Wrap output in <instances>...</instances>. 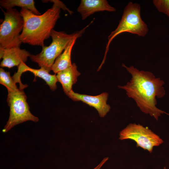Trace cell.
Instances as JSON below:
<instances>
[{
    "label": "cell",
    "instance_id": "6da1fadb",
    "mask_svg": "<svg viewBox=\"0 0 169 169\" xmlns=\"http://www.w3.org/2000/svg\"><path fill=\"white\" fill-rule=\"evenodd\" d=\"M122 66L130 73V81L123 86L118 87L125 90L128 97L132 99L143 113L149 115L157 120L161 114H168L157 108L156 98H161L165 95L163 85L164 81L156 78L151 72L140 70L133 66L127 67L124 64Z\"/></svg>",
    "mask_w": 169,
    "mask_h": 169
},
{
    "label": "cell",
    "instance_id": "7a4b0ae2",
    "mask_svg": "<svg viewBox=\"0 0 169 169\" xmlns=\"http://www.w3.org/2000/svg\"><path fill=\"white\" fill-rule=\"evenodd\" d=\"M52 7L42 14L37 15L22 8L20 13L24 21L23 27L20 35L22 43L33 46H44V42L51 35L52 30L60 17L61 9L70 10L61 1L49 0Z\"/></svg>",
    "mask_w": 169,
    "mask_h": 169
},
{
    "label": "cell",
    "instance_id": "3957f363",
    "mask_svg": "<svg viewBox=\"0 0 169 169\" xmlns=\"http://www.w3.org/2000/svg\"><path fill=\"white\" fill-rule=\"evenodd\" d=\"M93 22L80 30L70 34L53 29L50 35L52 39L51 43L49 46L43 47L42 51L38 54H31L29 57L30 59L37 63L40 68L49 72L55 60L71 40L75 37H81Z\"/></svg>",
    "mask_w": 169,
    "mask_h": 169
},
{
    "label": "cell",
    "instance_id": "277c9868",
    "mask_svg": "<svg viewBox=\"0 0 169 169\" xmlns=\"http://www.w3.org/2000/svg\"><path fill=\"white\" fill-rule=\"evenodd\" d=\"M141 6L138 3L129 2L125 7L119 23L115 30L108 36L105 55L101 63H105L109 48L113 39L120 33L127 32L139 36L144 37L148 31L146 24L141 16Z\"/></svg>",
    "mask_w": 169,
    "mask_h": 169
},
{
    "label": "cell",
    "instance_id": "5b68a950",
    "mask_svg": "<svg viewBox=\"0 0 169 169\" xmlns=\"http://www.w3.org/2000/svg\"><path fill=\"white\" fill-rule=\"evenodd\" d=\"M8 92L7 101L10 108L9 116L2 130L3 133L7 132L15 126L27 121H38V118L29 110L23 90L19 88L17 90Z\"/></svg>",
    "mask_w": 169,
    "mask_h": 169
},
{
    "label": "cell",
    "instance_id": "8992f818",
    "mask_svg": "<svg viewBox=\"0 0 169 169\" xmlns=\"http://www.w3.org/2000/svg\"><path fill=\"white\" fill-rule=\"evenodd\" d=\"M3 11L4 17L0 26V48L20 47L22 43L20 33L23 27V18L20 12L15 8Z\"/></svg>",
    "mask_w": 169,
    "mask_h": 169
},
{
    "label": "cell",
    "instance_id": "52a82bcc",
    "mask_svg": "<svg viewBox=\"0 0 169 169\" xmlns=\"http://www.w3.org/2000/svg\"><path fill=\"white\" fill-rule=\"evenodd\" d=\"M119 139L135 141L136 146L152 152L154 146L162 143L163 140L147 127L135 123H131L120 132Z\"/></svg>",
    "mask_w": 169,
    "mask_h": 169
},
{
    "label": "cell",
    "instance_id": "ba28073f",
    "mask_svg": "<svg viewBox=\"0 0 169 169\" xmlns=\"http://www.w3.org/2000/svg\"><path fill=\"white\" fill-rule=\"evenodd\" d=\"M67 95L74 101H81L94 108L98 111L100 117H105L110 111V107L107 103L108 96L107 92L92 96L75 93L73 90Z\"/></svg>",
    "mask_w": 169,
    "mask_h": 169
},
{
    "label": "cell",
    "instance_id": "9c48e42d",
    "mask_svg": "<svg viewBox=\"0 0 169 169\" xmlns=\"http://www.w3.org/2000/svg\"><path fill=\"white\" fill-rule=\"evenodd\" d=\"M27 71H29L34 74L35 77L34 80L36 77L43 79L49 86L51 90L54 91L57 88L56 83L58 80L55 74H51L49 72L42 68L38 69L31 68L24 63H22L18 67L17 72L15 73L12 76L15 83L19 84V89H24L28 86L27 84H23L21 80V77L22 74Z\"/></svg>",
    "mask_w": 169,
    "mask_h": 169
},
{
    "label": "cell",
    "instance_id": "30bf717a",
    "mask_svg": "<svg viewBox=\"0 0 169 169\" xmlns=\"http://www.w3.org/2000/svg\"><path fill=\"white\" fill-rule=\"evenodd\" d=\"M31 54L20 47L3 49L0 48V59H3L0 66L9 68L19 66L22 63L26 62Z\"/></svg>",
    "mask_w": 169,
    "mask_h": 169
},
{
    "label": "cell",
    "instance_id": "8fae6325",
    "mask_svg": "<svg viewBox=\"0 0 169 169\" xmlns=\"http://www.w3.org/2000/svg\"><path fill=\"white\" fill-rule=\"evenodd\" d=\"M77 11L80 14L82 19L84 20L96 12H114L116 9L110 6L106 0H82Z\"/></svg>",
    "mask_w": 169,
    "mask_h": 169
},
{
    "label": "cell",
    "instance_id": "7c38bea8",
    "mask_svg": "<svg viewBox=\"0 0 169 169\" xmlns=\"http://www.w3.org/2000/svg\"><path fill=\"white\" fill-rule=\"evenodd\" d=\"M56 75L58 81L61 84L64 91L67 95L73 91L72 86L77 81L80 73L75 63L68 68L57 73Z\"/></svg>",
    "mask_w": 169,
    "mask_h": 169
},
{
    "label": "cell",
    "instance_id": "4fadbf2b",
    "mask_svg": "<svg viewBox=\"0 0 169 169\" xmlns=\"http://www.w3.org/2000/svg\"><path fill=\"white\" fill-rule=\"evenodd\" d=\"M79 37L74 38L66 46L63 53L56 59L52 65L51 70L55 74L70 67L72 64L71 57L72 50L77 39Z\"/></svg>",
    "mask_w": 169,
    "mask_h": 169
},
{
    "label": "cell",
    "instance_id": "5bb4252c",
    "mask_svg": "<svg viewBox=\"0 0 169 169\" xmlns=\"http://www.w3.org/2000/svg\"><path fill=\"white\" fill-rule=\"evenodd\" d=\"M0 5L6 10L17 6L28 10L35 14H41L35 7V2L33 0H1Z\"/></svg>",
    "mask_w": 169,
    "mask_h": 169
},
{
    "label": "cell",
    "instance_id": "9a60e30c",
    "mask_svg": "<svg viewBox=\"0 0 169 169\" xmlns=\"http://www.w3.org/2000/svg\"><path fill=\"white\" fill-rule=\"evenodd\" d=\"M0 83L5 86L8 92L17 90L19 89L10 76L9 71H6L2 68H0Z\"/></svg>",
    "mask_w": 169,
    "mask_h": 169
},
{
    "label": "cell",
    "instance_id": "2e32d148",
    "mask_svg": "<svg viewBox=\"0 0 169 169\" xmlns=\"http://www.w3.org/2000/svg\"><path fill=\"white\" fill-rule=\"evenodd\" d=\"M153 3L158 11L169 17V0H153Z\"/></svg>",
    "mask_w": 169,
    "mask_h": 169
},
{
    "label": "cell",
    "instance_id": "e0dca14e",
    "mask_svg": "<svg viewBox=\"0 0 169 169\" xmlns=\"http://www.w3.org/2000/svg\"><path fill=\"white\" fill-rule=\"evenodd\" d=\"M109 158L106 157L103 158L100 163L93 169H101L103 165L108 160Z\"/></svg>",
    "mask_w": 169,
    "mask_h": 169
},
{
    "label": "cell",
    "instance_id": "ac0fdd59",
    "mask_svg": "<svg viewBox=\"0 0 169 169\" xmlns=\"http://www.w3.org/2000/svg\"><path fill=\"white\" fill-rule=\"evenodd\" d=\"M163 169H166V167H164Z\"/></svg>",
    "mask_w": 169,
    "mask_h": 169
}]
</instances>
